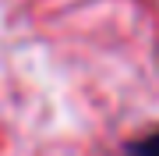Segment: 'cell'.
I'll list each match as a JSON object with an SVG mask.
<instances>
[{"label": "cell", "instance_id": "cell-1", "mask_svg": "<svg viewBox=\"0 0 159 156\" xmlns=\"http://www.w3.org/2000/svg\"><path fill=\"white\" fill-rule=\"evenodd\" d=\"M127 156H159V128H152L142 139H134L127 145Z\"/></svg>", "mask_w": 159, "mask_h": 156}]
</instances>
